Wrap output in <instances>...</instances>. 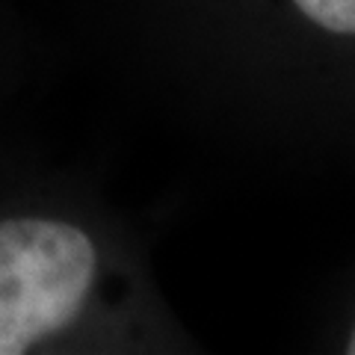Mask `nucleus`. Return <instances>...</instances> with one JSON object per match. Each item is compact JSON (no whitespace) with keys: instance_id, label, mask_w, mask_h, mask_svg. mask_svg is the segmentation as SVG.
Returning a JSON list of instances; mask_svg holds the SVG:
<instances>
[{"instance_id":"20e7f679","label":"nucleus","mask_w":355,"mask_h":355,"mask_svg":"<svg viewBox=\"0 0 355 355\" xmlns=\"http://www.w3.org/2000/svg\"><path fill=\"white\" fill-rule=\"evenodd\" d=\"M347 352L355 355V329H352V335H349V343H347Z\"/></svg>"},{"instance_id":"7ed1b4c3","label":"nucleus","mask_w":355,"mask_h":355,"mask_svg":"<svg viewBox=\"0 0 355 355\" xmlns=\"http://www.w3.org/2000/svg\"><path fill=\"white\" fill-rule=\"evenodd\" d=\"M311 24L335 36H355V0H293Z\"/></svg>"},{"instance_id":"f03ea898","label":"nucleus","mask_w":355,"mask_h":355,"mask_svg":"<svg viewBox=\"0 0 355 355\" xmlns=\"http://www.w3.org/2000/svg\"><path fill=\"white\" fill-rule=\"evenodd\" d=\"M27 80V51L12 18L0 6V139L6 137V119L12 110L21 83Z\"/></svg>"},{"instance_id":"f257e3e1","label":"nucleus","mask_w":355,"mask_h":355,"mask_svg":"<svg viewBox=\"0 0 355 355\" xmlns=\"http://www.w3.org/2000/svg\"><path fill=\"white\" fill-rule=\"evenodd\" d=\"M146 296L121 246L0 139V355L142 340Z\"/></svg>"}]
</instances>
